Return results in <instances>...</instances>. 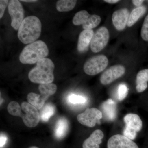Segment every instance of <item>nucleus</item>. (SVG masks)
Instances as JSON below:
<instances>
[{
	"label": "nucleus",
	"mask_w": 148,
	"mask_h": 148,
	"mask_svg": "<svg viewBox=\"0 0 148 148\" xmlns=\"http://www.w3.org/2000/svg\"><path fill=\"white\" fill-rule=\"evenodd\" d=\"M130 15L127 8H122L116 11L112 15L113 24L118 31L124 30L127 25Z\"/></svg>",
	"instance_id": "f8f14e48"
},
{
	"label": "nucleus",
	"mask_w": 148,
	"mask_h": 148,
	"mask_svg": "<svg viewBox=\"0 0 148 148\" xmlns=\"http://www.w3.org/2000/svg\"><path fill=\"white\" fill-rule=\"evenodd\" d=\"M21 107L22 110L25 113L24 114L21 113V116L24 124L29 127L36 126L40 119L38 109L30 103L26 102L21 103Z\"/></svg>",
	"instance_id": "423d86ee"
},
{
	"label": "nucleus",
	"mask_w": 148,
	"mask_h": 148,
	"mask_svg": "<svg viewBox=\"0 0 148 148\" xmlns=\"http://www.w3.org/2000/svg\"><path fill=\"white\" fill-rule=\"evenodd\" d=\"M119 0H105L104 1L110 4H115L119 2Z\"/></svg>",
	"instance_id": "c756f323"
},
{
	"label": "nucleus",
	"mask_w": 148,
	"mask_h": 148,
	"mask_svg": "<svg viewBox=\"0 0 148 148\" xmlns=\"http://www.w3.org/2000/svg\"><path fill=\"white\" fill-rule=\"evenodd\" d=\"M144 1H143V0H133L132 1V2L133 4L138 7L141 6V5L143 4Z\"/></svg>",
	"instance_id": "c85d7f7f"
},
{
	"label": "nucleus",
	"mask_w": 148,
	"mask_h": 148,
	"mask_svg": "<svg viewBox=\"0 0 148 148\" xmlns=\"http://www.w3.org/2000/svg\"><path fill=\"white\" fill-rule=\"evenodd\" d=\"M21 1L24 2H36L38 1H36V0H24V1Z\"/></svg>",
	"instance_id": "7c9ffc66"
},
{
	"label": "nucleus",
	"mask_w": 148,
	"mask_h": 148,
	"mask_svg": "<svg viewBox=\"0 0 148 148\" xmlns=\"http://www.w3.org/2000/svg\"><path fill=\"white\" fill-rule=\"evenodd\" d=\"M8 0H1L0 1V18H1L3 15L6 8L8 4Z\"/></svg>",
	"instance_id": "bb28decb"
},
{
	"label": "nucleus",
	"mask_w": 148,
	"mask_h": 148,
	"mask_svg": "<svg viewBox=\"0 0 148 148\" xmlns=\"http://www.w3.org/2000/svg\"><path fill=\"white\" fill-rule=\"evenodd\" d=\"M41 31V22L39 18L35 16H27L18 29V39L24 44L32 43L39 38Z\"/></svg>",
	"instance_id": "f257e3e1"
},
{
	"label": "nucleus",
	"mask_w": 148,
	"mask_h": 148,
	"mask_svg": "<svg viewBox=\"0 0 148 148\" xmlns=\"http://www.w3.org/2000/svg\"><path fill=\"white\" fill-rule=\"evenodd\" d=\"M86 97L81 95L71 93L67 97V101L69 104L73 105H84L87 102Z\"/></svg>",
	"instance_id": "5701e85b"
},
{
	"label": "nucleus",
	"mask_w": 148,
	"mask_h": 148,
	"mask_svg": "<svg viewBox=\"0 0 148 148\" xmlns=\"http://www.w3.org/2000/svg\"><path fill=\"white\" fill-rule=\"evenodd\" d=\"M142 38L146 41H148V14L146 16L141 31Z\"/></svg>",
	"instance_id": "a878e982"
},
{
	"label": "nucleus",
	"mask_w": 148,
	"mask_h": 148,
	"mask_svg": "<svg viewBox=\"0 0 148 148\" xmlns=\"http://www.w3.org/2000/svg\"><path fill=\"white\" fill-rule=\"evenodd\" d=\"M104 135L101 130H96L83 143V148H100Z\"/></svg>",
	"instance_id": "2eb2a0df"
},
{
	"label": "nucleus",
	"mask_w": 148,
	"mask_h": 148,
	"mask_svg": "<svg viewBox=\"0 0 148 148\" xmlns=\"http://www.w3.org/2000/svg\"><path fill=\"white\" fill-rule=\"evenodd\" d=\"M40 95L38 94L40 109L44 106L45 103L50 95H53L56 92L57 86L53 83L40 84L38 87Z\"/></svg>",
	"instance_id": "ddd939ff"
},
{
	"label": "nucleus",
	"mask_w": 148,
	"mask_h": 148,
	"mask_svg": "<svg viewBox=\"0 0 148 148\" xmlns=\"http://www.w3.org/2000/svg\"><path fill=\"white\" fill-rule=\"evenodd\" d=\"M9 113L13 116L21 117V107L18 103L15 101H12L9 103L7 108Z\"/></svg>",
	"instance_id": "b1692460"
},
{
	"label": "nucleus",
	"mask_w": 148,
	"mask_h": 148,
	"mask_svg": "<svg viewBox=\"0 0 148 148\" xmlns=\"http://www.w3.org/2000/svg\"><path fill=\"white\" fill-rule=\"evenodd\" d=\"M148 69L141 70L136 77V90L138 92L145 91L148 88Z\"/></svg>",
	"instance_id": "a211bd4d"
},
{
	"label": "nucleus",
	"mask_w": 148,
	"mask_h": 148,
	"mask_svg": "<svg viewBox=\"0 0 148 148\" xmlns=\"http://www.w3.org/2000/svg\"><path fill=\"white\" fill-rule=\"evenodd\" d=\"M55 108L54 105L51 103H48L44 106L40 113V119L43 122L48 121L49 119L54 114Z\"/></svg>",
	"instance_id": "412c9836"
},
{
	"label": "nucleus",
	"mask_w": 148,
	"mask_h": 148,
	"mask_svg": "<svg viewBox=\"0 0 148 148\" xmlns=\"http://www.w3.org/2000/svg\"><path fill=\"white\" fill-rule=\"evenodd\" d=\"M147 8L145 6H141L133 9L130 14L127 26L131 27L134 25L139 18L146 13Z\"/></svg>",
	"instance_id": "aec40b11"
},
{
	"label": "nucleus",
	"mask_w": 148,
	"mask_h": 148,
	"mask_svg": "<svg viewBox=\"0 0 148 148\" xmlns=\"http://www.w3.org/2000/svg\"><path fill=\"white\" fill-rule=\"evenodd\" d=\"M125 72V68L122 65L111 66L102 74L100 78V82L103 85L110 84L122 76Z\"/></svg>",
	"instance_id": "9d476101"
},
{
	"label": "nucleus",
	"mask_w": 148,
	"mask_h": 148,
	"mask_svg": "<svg viewBox=\"0 0 148 148\" xmlns=\"http://www.w3.org/2000/svg\"><path fill=\"white\" fill-rule=\"evenodd\" d=\"M94 34L92 30H84L81 32L77 46V49L79 52H84L86 50L91 42Z\"/></svg>",
	"instance_id": "dca6fc26"
},
{
	"label": "nucleus",
	"mask_w": 148,
	"mask_h": 148,
	"mask_svg": "<svg viewBox=\"0 0 148 148\" xmlns=\"http://www.w3.org/2000/svg\"><path fill=\"white\" fill-rule=\"evenodd\" d=\"M48 54L49 49L45 43L42 40L36 41L24 48L19 56V61L23 64H33L45 58Z\"/></svg>",
	"instance_id": "7ed1b4c3"
},
{
	"label": "nucleus",
	"mask_w": 148,
	"mask_h": 148,
	"mask_svg": "<svg viewBox=\"0 0 148 148\" xmlns=\"http://www.w3.org/2000/svg\"><path fill=\"white\" fill-rule=\"evenodd\" d=\"M29 148H39L38 147H36V146H32V147H30Z\"/></svg>",
	"instance_id": "2f4dec72"
},
{
	"label": "nucleus",
	"mask_w": 148,
	"mask_h": 148,
	"mask_svg": "<svg viewBox=\"0 0 148 148\" xmlns=\"http://www.w3.org/2000/svg\"><path fill=\"white\" fill-rule=\"evenodd\" d=\"M69 122L66 118L61 117L57 120L54 128V135L57 139L64 138L68 132Z\"/></svg>",
	"instance_id": "6ab92c4d"
},
{
	"label": "nucleus",
	"mask_w": 148,
	"mask_h": 148,
	"mask_svg": "<svg viewBox=\"0 0 148 148\" xmlns=\"http://www.w3.org/2000/svg\"><path fill=\"white\" fill-rule=\"evenodd\" d=\"M128 89L126 85L125 84H120L117 88V97L120 101H122L126 98L128 94Z\"/></svg>",
	"instance_id": "393cba45"
},
{
	"label": "nucleus",
	"mask_w": 148,
	"mask_h": 148,
	"mask_svg": "<svg viewBox=\"0 0 148 148\" xmlns=\"http://www.w3.org/2000/svg\"><path fill=\"white\" fill-rule=\"evenodd\" d=\"M102 112L96 108H87L84 112L77 116V119L81 124L88 127H94L96 123L103 118Z\"/></svg>",
	"instance_id": "1a4fd4ad"
},
{
	"label": "nucleus",
	"mask_w": 148,
	"mask_h": 148,
	"mask_svg": "<svg viewBox=\"0 0 148 148\" xmlns=\"http://www.w3.org/2000/svg\"><path fill=\"white\" fill-rule=\"evenodd\" d=\"M108 148H139L132 140L124 135L117 134L112 136L108 141Z\"/></svg>",
	"instance_id": "9b49d317"
},
{
	"label": "nucleus",
	"mask_w": 148,
	"mask_h": 148,
	"mask_svg": "<svg viewBox=\"0 0 148 148\" xmlns=\"http://www.w3.org/2000/svg\"><path fill=\"white\" fill-rule=\"evenodd\" d=\"M124 121L126 125L125 128L131 131L138 133L143 128V121L137 114H127L124 116Z\"/></svg>",
	"instance_id": "4468645a"
},
{
	"label": "nucleus",
	"mask_w": 148,
	"mask_h": 148,
	"mask_svg": "<svg viewBox=\"0 0 148 148\" xmlns=\"http://www.w3.org/2000/svg\"><path fill=\"white\" fill-rule=\"evenodd\" d=\"M105 117L108 120L114 121L117 116L116 103L112 99H108L101 106Z\"/></svg>",
	"instance_id": "f3484780"
},
{
	"label": "nucleus",
	"mask_w": 148,
	"mask_h": 148,
	"mask_svg": "<svg viewBox=\"0 0 148 148\" xmlns=\"http://www.w3.org/2000/svg\"><path fill=\"white\" fill-rule=\"evenodd\" d=\"M0 139H1V148L5 145L6 142L7 140V138L4 134H1Z\"/></svg>",
	"instance_id": "cd10ccee"
},
{
	"label": "nucleus",
	"mask_w": 148,
	"mask_h": 148,
	"mask_svg": "<svg viewBox=\"0 0 148 148\" xmlns=\"http://www.w3.org/2000/svg\"><path fill=\"white\" fill-rule=\"evenodd\" d=\"M54 64L49 58L41 59L29 72V79L32 82L40 84L52 83L54 80Z\"/></svg>",
	"instance_id": "f03ea898"
},
{
	"label": "nucleus",
	"mask_w": 148,
	"mask_h": 148,
	"mask_svg": "<svg viewBox=\"0 0 148 148\" xmlns=\"http://www.w3.org/2000/svg\"><path fill=\"white\" fill-rule=\"evenodd\" d=\"M8 11L11 18V26L15 30H18L24 20V12L22 5L17 0H11L9 2Z\"/></svg>",
	"instance_id": "0eeeda50"
},
{
	"label": "nucleus",
	"mask_w": 148,
	"mask_h": 148,
	"mask_svg": "<svg viewBox=\"0 0 148 148\" xmlns=\"http://www.w3.org/2000/svg\"><path fill=\"white\" fill-rule=\"evenodd\" d=\"M108 64V58L104 55L95 56L85 62L84 71L88 75L93 76L103 71Z\"/></svg>",
	"instance_id": "39448f33"
},
{
	"label": "nucleus",
	"mask_w": 148,
	"mask_h": 148,
	"mask_svg": "<svg viewBox=\"0 0 148 148\" xmlns=\"http://www.w3.org/2000/svg\"><path fill=\"white\" fill-rule=\"evenodd\" d=\"M110 34L106 27L99 28L93 35L90 42V49L94 53H98L103 50L108 42Z\"/></svg>",
	"instance_id": "6e6552de"
},
{
	"label": "nucleus",
	"mask_w": 148,
	"mask_h": 148,
	"mask_svg": "<svg viewBox=\"0 0 148 148\" xmlns=\"http://www.w3.org/2000/svg\"><path fill=\"white\" fill-rule=\"evenodd\" d=\"M77 2L75 0H59L56 3V9L60 12L69 11L75 8Z\"/></svg>",
	"instance_id": "4be33fe9"
},
{
	"label": "nucleus",
	"mask_w": 148,
	"mask_h": 148,
	"mask_svg": "<svg viewBox=\"0 0 148 148\" xmlns=\"http://www.w3.org/2000/svg\"><path fill=\"white\" fill-rule=\"evenodd\" d=\"M101 17L95 14L90 15L86 11H80L74 16L73 23L75 26L82 25L84 30H92L101 23Z\"/></svg>",
	"instance_id": "20e7f679"
}]
</instances>
